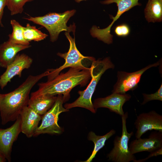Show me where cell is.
<instances>
[{
  "label": "cell",
  "instance_id": "12",
  "mask_svg": "<svg viewBox=\"0 0 162 162\" xmlns=\"http://www.w3.org/2000/svg\"><path fill=\"white\" fill-rule=\"evenodd\" d=\"M33 62L30 57L24 53L17 54L13 62L6 68L0 77V87L3 89L16 75L21 77L22 70L29 68Z\"/></svg>",
  "mask_w": 162,
  "mask_h": 162
},
{
  "label": "cell",
  "instance_id": "17",
  "mask_svg": "<svg viewBox=\"0 0 162 162\" xmlns=\"http://www.w3.org/2000/svg\"><path fill=\"white\" fill-rule=\"evenodd\" d=\"M57 97L44 95L30 98L28 106L37 113L43 115L52 106Z\"/></svg>",
  "mask_w": 162,
  "mask_h": 162
},
{
  "label": "cell",
  "instance_id": "8",
  "mask_svg": "<svg viewBox=\"0 0 162 162\" xmlns=\"http://www.w3.org/2000/svg\"><path fill=\"white\" fill-rule=\"evenodd\" d=\"M139 0H105L100 2L103 4H110L113 3L116 4L118 11L116 16H110V18L113 19L110 24L107 28L103 29H100L97 27H94L92 31V35L94 37L97 38L108 44H111L113 41V36L110 33V29L112 26L125 12L136 6H140Z\"/></svg>",
  "mask_w": 162,
  "mask_h": 162
},
{
  "label": "cell",
  "instance_id": "25",
  "mask_svg": "<svg viewBox=\"0 0 162 162\" xmlns=\"http://www.w3.org/2000/svg\"><path fill=\"white\" fill-rule=\"evenodd\" d=\"M162 154V148L157 151L150 153L149 154L146 158L142 159L136 160L135 162H143L152 157L157 156Z\"/></svg>",
  "mask_w": 162,
  "mask_h": 162
},
{
  "label": "cell",
  "instance_id": "5",
  "mask_svg": "<svg viewBox=\"0 0 162 162\" xmlns=\"http://www.w3.org/2000/svg\"><path fill=\"white\" fill-rule=\"evenodd\" d=\"M64 34L70 43L69 50L67 52L64 53L58 52L57 55L64 58L65 60V63L58 68L47 70L48 80L53 79L59 74L62 70L66 68L89 69L95 60L93 57L85 56L82 55L76 47L75 38H73L68 32H65Z\"/></svg>",
  "mask_w": 162,
  "mask_h": 162
},
{
  "label": "cell",
  "instance_id": "9",
  "mask_svg": "<svg viewBox=\"0 0 162 162\" xmlns=\"http://www.w3.org/2000/svg\"><path fill=\"white\" fill-rule=\"evenodd\" d=\"M159 64V62H158L132 73L118 71L117 81L114 86L112 93L124 94L129 91L134 90L137 88L143 74L149 68L157 67Z\"/></svg>",
  "mask_w": 162,
  "mask_h": 162
},
{
  "label": "cell",
  "instance_id": "28",
  "mask_svg": "<svg viewBox=\"0 0 162 162\" xmlns=\"http://www.w3.org/2000/svg\"><path fill=\"white\" fill-rule=\"evenodd\" d=\"M74 0L76 2H77V3H79L82 1H86L87 0Z\"/></svg>",
  "mask_w": 162,
  "mask_h": 162
},
{
  "label": "cell",
  "instance_id": "15",
  "mask_svg": "<svg viewBox=\"0 0 162 162\" xmlns=\"http://www.w3.org/2000/svg\"><path fill=\"white\" fill-rule=\"evenodd\" d=\"M20 116L21 118V132L27 137H31L38 127L42 115L39 114L27 106L21 111Z\"/></svg>",
  "mask_w": 162,
  "mask_h": 162
},
{
  "label": "cell",
  "instance_id": "4",
  "mask_svg": "<svg viewBox=\"0 0 162 162\" xmlns=\"http://www.w3.org/2000/svg\"><path fill=\"white\" fill-rule=\"evenodd\" d=\"M76 12V10L73 9L63 13H50L43 16H30L25 19L45 27L49 32L50 41L54 42L62 31L72 32L74 34L76 28L74 24L68 26L67 23Z\"/></svg>",
  "mask_w": 162,
  "mask_h": 162
},
{
  "label": "cell",
  "instance_id": "1",
  "mask_svg": "<svg viewBox=\"0 0 162 162\" xmlns=\"http://www.w3.org/2000/svg\"><path fill=\"white\" fill-rule=\"evenodd\" d=\"M90 68H70L64 73L59 74L52 79L38 84V89L31 94L30 98L41 95H63L64 102L69 100L71 90L75 86H85L91 78Z\"/></svg>",
  "mask_w": 162,
  "mask_h": 162
},
{
  "label": "cell",
  "instance_id": "2",
  "mask_svg": "<svg viewBox=\"0 0 162 162\" xmlns=\"http://www.w3.org/2000/svg\"><path fill=\"white\" fill-rule=\"evenodd\" d=\"M47 75V71L36 76L30 75L14 91L5 94L0 93V113L2 125L16 120L22 110L28 106L29 93L32 87Z\"/></svg>",
  "mask_w": 162,
  "mask_h": 162
},
{
  "label": "cell",
  "instance_id": "18",
  "mask_svg": "<svg viewBox=\"0 0 162 162\" xmlns=\"http://www.w3.org/2000/svg\"><path fill=\"white\" fill-rule=\"evenodd\" d=\"M145 18L148 22L162 20V0H148L144 9Z\"/></svg>",
  "mask_w": 162,
  "mask_h": 162
},
{
  "label": "cell",
  "instance_id": "3",
  "mask_svg": "<svg viewBox=\"0 0 162 162\" xmlns=\"http://www.w3.org/2000/svg\"><path fill=\"white\" fill-rule=\"evenodd\" d=\"M114 67V64L108 57L102 60H95L91 67L92 79L88 85L85 90L79 91L78 93L80 96L76 100L65 104L64 107L68 110L76 107H81L95 113L97 110L94 109L92 101V95L102 75L108 69Z\"/></svg>",
  "mask_w": 162,
  "mask_h": 162
},
{
  "label": "cell",
  "instance_id": "21",
  "mask_svg": "<svg viewBox=\"0 0 162 162\" xmlns=\"http://www.w3.org/2000/svg\"><path fill=\"white\" fill-rule=\"evenodd\" d=\"M23 36L25 39L29 42L31 41H39L45 39L48 35L37 29L35 26L27 23L24 27Z\"/></svg>",
  "mask_w": 162,
  "mask_h": 162
},
{
  "label": "cell",
  "instance_id": "13",
  "mask_svg": "<svg viewBox=\"0 0 162 162\" xmlns=\"http://www.w3.org/2000/svg\"><path fill=\"white\" fill-rule=\"evenodd\" d=\"M129 148L133 154L143 152L151 153L162 148V132H152L148 138L136 139L131 141Z\"/></svg>",
  "mask_w": 162,
  "mask_h": 162
},
{
  "label": "cell",
  "instance_id": "27",
  "mask_svg": "<svg viewBox=\"0 0 162 162\" xmlns=\"http://www.w3.org/2000/svg\"><path fill=\"white\" fill-rule=\"evenodd\" d=\"M7 159L4 156L0 153V162H4Z\"/></svg>",
  "mask_w": 162,
  "mask_h": 162
},
{
  "label": "cell",
  "instance_id": "26",
  "mask_svg": "<svg viewBox=\"0 0 162 162\" xmlns=\"http://www.w3.org/2000/svg\"><path fill=\"white\" fill-rule=\"evenodd\" d=\"M6 6V0H0V26L3 27L2 19L4 13V8Z\"/></svg>",
  "mask_w": 162,
  "mask_h": 162
},
{
  "label": "cell",
  "instance_id": "22",
  "mask_svg": "<svg viewBox=\"0 0 162 162\" xmlns=\"http://www.w3.org/2000/svg\"><path fill=\"white\" fill-rule=\"evenodd\" d=\"M34 0H6V6L10 12L11 16L22 13L24 7L27 2Z\"/></svg>",
  "mask_w": 162,
  "mask_h": 162
},
{
  "label": "cell",
  "instance_id": "23",
  "mask_svg": "<svg viewBox=\"0 0 162 162\" xmlns=\"http://www.w3.org/2000/svg\"><path fill=\"white\" fill-rule=\"evenodd\" d=\"M143 100L142 104L144 105L148 102L153 100L162 101V84L160 88L155 93L151 94H142Z\"/></svg>",
  "mask_w": 162,
  "mask_h": 162
},
{
  "label": "cell",
  "instance_id": "6",
  "mask_svg": "<svg viewBox=\"0 0 162 162\" xmlns=\"http://www.w3.org/2000/svg\"><path fill=\"white\" fill-rule=\"evenodd\" d=\"M128 116V112L122 116V132L121 136H116L113 141V147L107 154L108 160L113 162H135L136 159L134 154L130 152L128 142L134 133L127 131L126 122Z\"/></svg>",
  "mask_w": 162,
  "mask_h": 162
},
{
  "label": "cell",
  "instance_id": "14",
  "mask_svg": "<svg viewBox=\"0 0 162 162\" xmlns=\"http://www.w3.org/2000/svg\"><path fill=\"white\" fill-rule=\"evenodd\" d=\"M131 98V96L128 94L112 93L106 97L95 99L93 104L96 110L100 108H106L122 116L125 113L123 106Z\"/></svg>",
  "mask_w": 162,
  "mask_h": 162
},
{
  "label": "cell",
  "instance_id": "7",
  "mask_svg": "<svg viewBox=\"0 0 162 162\" xmlns=\"http://www.w3.org/2000/svg\"><path fill=\"white\" fill-rule=\"evenodd\" d=\"M64 102L63 95H58L52 106L42 116L41 123L36 130L33 136L44 134L59 135L63 133V129L58 122L60 114L69 111L63 107Z\"/></svg>",
  "mask_w": 162,
  "mask_h": 162
},
{
  "label": "cell",
  "instance_id": "20",
  "mask_svg": "<svg viewBox=\"0 0 162 162\" xmlns=\"http://www.w3.org/2000/svg\"><path fill=\"white\" fill-rule=\"evenodd\" d=\"M12 28V32L8 35V40L15 44L23 45H30V42L25 39L23 36L24 26L18 21L13 19L10 21Z\"/></svg>",
  "mask_w": 162,
  "mask_h": 162
},
{
  "label": "cell",
  "instance_id": "19",
  "mask_svg": "<svg viewBox=\"0 0 162 162\" xmlns=\"http://www.w3.org/2000/svg\"><path fill=\"white\" fill-rule=\"evenodd\" d=\"M116 133V130L113 129L103 136L97 135L94 132L92 131L90 132L88 135V140L94 143V147L89 157L84 162L92 161L97 153L105 146L106 141Z\"/></svg>",
  "mask_w": 162,
  "mask_h": 162
},
{
  "label": "cell",
  "instance_id": "16",
  "mask_svg": "<svg viewBox=\"0 0 162 162\" xmlns=\"http://www.w3.org/2000/svg\"><path fill=\"white\" fill-rule=\"evenodd\" d=\"M29 45L14 43L8 40L0 45V66L6 68L14 60L17 53L30 47Z\"/></svg>",
  "mask_w": 162,
  "mask_h": 162
},
{
  "label": "cell",
  "instance_id": "11",
  "mask_svg": "<svg viewBox=\"0 0 162 162\" xmlns=\"http://www.w3.org/2000/svg\"><path fill=\"white\" fill-rule=\"evenodd\" d=\"M21 121L20 115L10 127L5 129L0 128V153L8 162L11 161L13 144L21 132Z\"/></svg>",
  "mask_w": 162,
  "mask_h": 162
},
{
  "label": "cell",
  "instance_id": "10",
  "mask_svg": "<svg viewBox=\"0 0 162 162\" xmlns=\"http://www.w3.org/2000/svg\"><path fill=\"white\" fill-rule=\"evenodd\" d=\"M134 124L136 129V139L141 137L148 130H154L162 132V116L154 110L142 113L137 116Z\"/></svg>",
  "mask_w": 162,
  "mask_h": 162
},
{
  "label": "cell",
  "instance_id": "24",
  "mask_svg": "<svg viewBox=\"0 0 162 162\" xmlns=\"http://www.w3.org/2000/svg\"><path fill=\"white\" fill-rule=\"evenodd\" d=\"M115 34L119 37H125L129 35L130 29L129 26L125 24L119 25L115 28Z\"/></svg>",
  "mask_w": 162,
  "mask_h": 162
}]
</instances>
